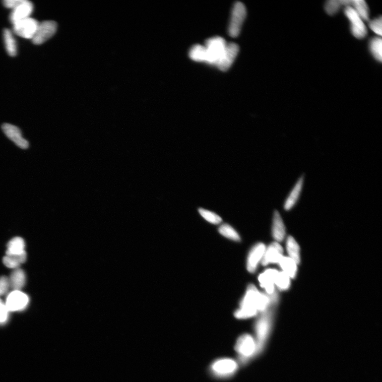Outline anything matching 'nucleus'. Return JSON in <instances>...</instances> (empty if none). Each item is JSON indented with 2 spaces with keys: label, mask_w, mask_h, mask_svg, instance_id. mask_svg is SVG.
I'll return each mask as SVG.
<instances>
[{
  "label": "nucleus",
  "mask_w": 382,
  "mask_h": 382,
  "mask_svg": "<svg viewBox=\"0 0 382 382\" xmlns=\"http://www.w3.org/2000/svg\"><path fill=\"white\" fill-rule=\"evenodd\" d=\"M259 296L260 293L255 286L249 285L246 294L241 302L240 309L235 312V317L239 319H246L256 316Z\"/></svg>",
  "instance_id": "obj_1"
},
{
  "label": "nucleus",
  "mask_w": 382,
  "mask_h": 382,
  "mask_svg": "<svg viewBox=\"0 0 382 382\" xmlns=\"http://www.w3.org/2000/svg\"><path fill=\"white\" fill-rule=\"evenodd\" d=\"M240 362L246 364L257 354V344L255 339L249 334L240 336L235 345Z\"/></svg>",
  "instance_id": "obj_2"
},
{
  "label": "nucleus",
  "mask_w": 382,
  "mask_h": 382,
  "mask_svg": "<svg viewBox=\"0 0 382 382\" xmlns=\"http://www.w3.org/2000/svg\"><path fill=\"white\" fill-rule=\"evenodd\" d=\"M272 311L267 309L257 319L255 325L257 354L263 348L264 342L270 330L272 321Z\"/></svg>",
  "instance_id": "obj_3"
},
{
  "label": "nucleus",
  "mask_w": 382,
  "mask_h": 382,
  "mask_svg": "<svg viewBox=\"0 0 382 382\" xmlns=\"http://www.w3.org/2000/svg\"><path fill=\"white\" fill-rule=\"evenodd\" d=\"M238 364L231 358H220L213 362L210 371L217 378H228L233 376L238 370Z\"/></svg>",
  "instance_id": "obj_4"
},
{
  "label": "nucleus",
  "mask_w": 382,
  "mask_h": 382,
  "mask_svg": "<svg viewBox=\"0 0 382 382\" xmlns=\"http://www.w3.org/2000/svg\"><path fill=\"white\" fill-rule=\"evenodd\" d=\"M226 44L224 38L220 37L211 38L206 41L204 46L207 55L206 63L215 65L222 56Z\"/></svg>",
  "instance_id": "obj_5"
},
{
  "label": "nucleus",
  "mask_w": 382,
  "mask_h": 382,
  "mask_svg": "<svg viewBox=\"0 0 382 382\" xmlns=\"http://www.w3.org/2000/svg\"><path fill=\"white\" fill-rule=\"evenodd\" d=\"M247 16L245 5L241 2H237L234 5L228 33L232 37H236L240 33L243 23Z\"/></svg>",
  "instance_id": "obj_6"
},
{
  "label": "nucleus",
  "mask_w": 382,
  "mask_h": 382,
  "mask_svg": "<svg viewBox=\"0 0 382 382\" xmlns=\"http://www.w3.org/2000/svg\"><path fill=\"white\" fill-rule=\"evenodd\" d=\"M278 273L276 270L268 269L258 277L261 286L265 289L266 294L268 296L270 303L272 304H276L278 302V297L274 285Z\"/></svg>",
  "instance_id": "obj_7"
},
{
  "label": "nucleus",
  "mask_w": 382,
  "mask_h": 382,
  "mask_svg": "<svg viewBox=\"0 0 382 382\" xmlns=\"http://www.w3.org/2000/svg\"><path fill=\"white\" fill-rule=\"evenodd\" d=\"M345 14L350 21L351 33L358 39L365 38L368 35V29L363 20L350 6L346 7Z\"/></svg>",
  "instance_id": "obj_8"
},
{
  "label": "nucleus",
  "mask_w": 382,
  "mask_h": 382,
  "mask_svg": "<svg viewBox=\"0 0 382 382\" xmlns=\"http://www.w3.org/2000/svg\"><path fill=\"white\" fill-rule=\"evenodd\" d=\"M39 24L40 22L36 19L29 17L14 23L13 24V32L26 39L32 40Z\"/></svg>",
  "instance_id": "obj_9"
},
{
  "label": "nucleus",
  "mask_w": 382,
  "mask_h": 382,
  "mask_svg": "<svg viewBox=\"0 0 382 382\" xmlns=\"http://www.w3.org/2000/svg\"><path fill=\"white\" fill-rule=\"evenodd\" d=\"M57 28L58 25L55 21H44L40 23L32 38L33 43L35 45L44 43L56 34Z\"/></svg>",
  "instance_id": "obj_10"
},
{
  "label": "nucleus",
  "mask_w": 382,
  "mask_h": 382,
  "mask_svg": "<svg viewBox=\"0 0 382 382\" xmlns=\"http://www.w3.org/2000/svg\"><path fill=\"white\" fill-rule=\"evenodd\" d=\"M239 52V47L238 44L234 43L227 44L222 56L215 65L220 71H227L231 67Z\"/></svg>",
  "instance_id": "obj_11"
},
{
  "label": "nucleus",
  "mask_w": 382,
  "mask_h": 382,
  "mask_svg": "<svg viewBox=\"0 0 382 382\" xmlns=\"http://www.w3.org/2000/svg\"><path fill=\"white\" fill-rule=\"evenodd\" d=\"M29 303L28 296L20 290H14L7 296L5 306L8 311L14 312L24 310Z\"/></svg>",
  "instance_id": "obj_12"
},
{
  "label": "nucleus",
  "mask_w": 382,
  "mask_h": 382,
  "mask_svg": "<svg viewBox=\"0 0 382 382\" xmlns=\"http://www.w3.org/2000/svg\"><path fill=\"white\" fill-rule=\"evenodd\" d=\"M2 131L5 135L17 146L22 149H26L29 146V142L22 137L20 129L15 126L4 124L2 126Z\"/></svg>",
  "instance_id": "obj_13"
},
{
  "label": "nucleus",
  "mask_w": 382,
  "mask_h": 382,
  "mask_svg": "<svg viewBox=\"0 0 382 382\" xmlns=\"http://www.w3.org/2000/svg\"><path fill=\"white\" fill-rule=\"evenodd\" d=\"M34 10L32 2L27 0H21V2L12 9L10 20L13 24L19 21L30 17Z\"/></svg>",
  "instance_id": "obj_14"
},
{
  "label": "nucleus",
  "mask_w": 382,
  "mask_h": 382,
  "mask_svg": "<svg viewBox=\"0 0 382 382\" xmlns=\"http://www.w3.org/2000/svg\"><path fill=\"white\" fill-rule=\"evenodd\" d=\"M265 247L263 243H258L251 250L247 261V269L251 273L255 272L264 254Z\"/></svg>",
  "instance_id": "obj_15"
},
{
  "label": "nucleus",
  "mask_w": 382,
  "mask_h": 382,
  "mask_svg": "<svg viewBox=\"0 0 382 382\" xmlns=\"http://www.w3.org/2000/svg\"><path fill=\"white\" fill-rule=\"evenodd\" d=\"M283 249L278 243H273L265 250L262 259L263 265L270 263H278L283 256Z\"/></svg>",
  "instance_id": "obj_16"
},
{
  "label": "nucleus",
  "mask_w": 382,
  "mask_h": 382,
  "mask_svg": "<svg viewBox=\"0 0 382 382\" xmlns=\"http://www.w3.org/2000/svg\"><path fill=\"white\" fill-rule=\"evenodd\" d=\"M304 178L301 177L296 183V184L290 191L284 203V209L289 211L293 209L297 202L299 201L303 188Z\"/></svg>",
  "instance_id": "obj_17"
},
{
  "label": "nucleus",
  "mask_w": 382,
  "mask_h": 382,
  "mask_svg": "<svg viewBox=\"0 0 382 382\" xmlns=\"http://www.w3.org/2000/svg\"><path fill=\"white\" fill-rule=\"evenodd\" d=\"M286 234L285 227L280 213L275 211L273 217L272 235L275 240L278 242L284 240Z\"/></svg>",
  "instance_id": "obj_18"
},
{
  "label": "nucleus",
  "mask_w": 382,
  "mask_h": 382,
  "mask_svg": "<svg viewBox=\"0 0 382 382\" xmlns=\"http://www.w3.org/2000/svg\"><path fill=\"white\" fill-rule=\"evenodd\" d=\"M9 280L11 288L14 290H20L26 284L25 273L19 268L15 269L11 274Z\"/></svg>",
  "instance_id": "obj_19"
},
{
  "label": "nucleus",
  "mask_w": 382,
  "mask_h": 382,
  "mask_svg": "<svg viewBox=\"0 0 382 382\" xmlns=\"http://www.w3.org/2000/svg\"><path fill=\"white\" fill-rule=\"evenodd\" d=\"M3 35L6 52L11 57L16 56L17 53V45L12 32L8 29H5Z\"/></svg>",
  "instance_id": "obj_20"
},
{
  "label": "nucleus",
  "mask_w": 382,
  "mask_h": 382,
  "mask_svg": "<svg viewBox=\"0 0 382 382\" xmlns=\"http://www.w3.org/2000/svg\"><path fill=\"white\" fill-rule=\"evenodd\" d=\"M24 240L19 237L10 240L7 244L6 255H20L25 252Z\"/></svg>",
  "instance_id": "obj_21"
},
{
  "label": "nucleus",
  "mask_w": 382,
  "mask_h": 382,
  "mask_svg": "<svg viewBox=\"0 0 382 382\" xmlns=\"http://www.w3.org/2000/svg\"><path fill=\"white\" fill-rule=\"evenodd\" d=\"M26 252L20 255H6L3 259L4 264L9 268L18 269L21 263L26 260Z\"/></svg>",
  "instance_id": "obj_22"
},
{
  "label": "nucleus",
  "mask_w": 382,
  "mask_h": 382,
  "mask_svg": "<svg viewBox=\"0 0 382 382\" xmlns=\"http://www.w3.org/2000/svg\"><path fill=\"white\" fill-rule=\"evenodd\" d=\"M278 264L290 278H294L297 271V264L291 258L282 256Z\"/></svg>",
  "instance_id": "obj_23"
},
{
  "label": "nucleus",
  "mask_w": 382,
  "mask_h": 382,
  "mask_svg": "<svg viewBox=\"0 0 382 382\" xmlns=\"http://www.w3.org/2000/svg\"><path fill=\"white\" fill-rule=\"evenodd\" d=\"M350 6L352 7L363 20H368L370 11L368 4L364 0L350 1Z\"/></svg>",
  "instance_id": "obj_24"
},
{
  "label": "nucleus",
  "mask_w": 382,
  "mask_h": 382,
  "mask_svg": "<svg viewBox=\"0 0 382 382\" xmlns=\"http://www.w3.org/2000/svg\"><path fill=\"white\" fill-rule=\"evenodd\" d=\"M189 57L191 60L196 62H205L207 61V51L204 46L197 44L191 48Z\"/></svg>",
  "instance_id": "obj_25"
},
{
  "label": "nucleus",
  "mask_w": 382,
  "mask_h": 382,
  "mask_svg": "<svg viewBox=\"0 0 382 382\" xmlns=\"http://www.w3.org/2000/svg\"><path fill=\"white\" fill-rule=\"evenodd\" d=\"M287 250L291 258L297 264L300 263V250L299 244L292 237L290 236L287 241Z\"/></svg>",
  "instance_id": "obj_26"
},
{
  "label": "nucleus",
  "mask_w": 382,
  "mask_h": 382,
  "mask_svg": "<svg viewBox=\"0 0 382 382\" xmlns=\"http://www.w3.org/2000/svg\"><path fill=\"white\" fill-rule=\"evenodd\" d=\"M382 41L381 37H374L370 43V49L373 56L379 62L382 59Z\"/></svg>",
  "instance_id": "obj_27"
},
{
  "label": "nucleus",
  "mask_w": 382,
  "mask_h": 382,
  "mask_svg": "<svg viewBox=\"0 0 382 382\" xmlns=\"http://www.w3.org/2000/svg\"><path fill=\"white\" fill-rule=\"evenodd\" d=\"M219 232L228 239L236 242L241 241L238 233L231 225L226 224L221 225L219 228Z\"/></svg>",
  "instance_id": "obj_28"
},
{
  "label": "nucleus",
  "mask_w": 382,
  "mask_h": 382,
  "mask_svg": "<svg viewBox=\"0 0 382 382\" xmlns=\"http://www.w3.org/2000/svg\"><path fill=\"white\" fill-rule=\"evenodd\" d=\"M274 284L281 290H287L290 285V277L284 272H278Z\"/></svg>",
  "instance_id": "obj_29"
},
{
  "label": "nucleus",
  "mask_w": 382,
  "mask_h": 382,
  "mask_svg": "<svg viewBox=\"0 0 382 382\" xmlns=\"http://www.w3.org/2000/svg\"><path fill=\"white\" fill-rule=\"evenodd\" d=\"M198 212L204 219L212 224H219L222 221V219L219 216L210 211L200 208Z\"/></svg>",
  "instance_id": "obj_30"
},
{
  "label": "nucleus",
  "mask_w": 382,
  "mask_h": 382,
  "mask_svg": "<svg viewBox=\"0 0 382 382\" xmlns=\"http://www.w3.org/2000/svg\"><path fill=\"white\" fill-rule=\"evenodd\" d=\"M341 6L340 0H330L326 2L325 10L327 14L333 15L339 11Z\"/></svg>",
  "instance_id": "obj_31"
},
{
  "label": "nucleus",
  "mask_w": 382,
  "mask_h": 382,
  "mask_svg": "<svg viewBox=\"0 0 382 382\" xmlns=\"http://www.w3.org/2000/svg\"><path fill=\"white\" fill-rule=\"evenodd\" d=\"M382 17L374 19L369 23V27L372 31L379 36H382Z\"/></svg>",
  "instance_id": "obj_32"
},
{
  "label": "nucleus",
  "mask_w": 382,
  "mask_h": 382,
  "mask_svg": "<svg viewBox=\"0 0 382 382\" xmlns=\"http://www.w3.org/2000/svg\"><path fill=\"white\" fill-rule=\"evenodd\" d=\"M10 287L8 278L5 276L0 277V296L5 294L8 291Z\"/></svg>",
  "instance_id": "obj_33"
},
{
  "label": "nucleus",
  "mask_w": 382,
  "mask_h": 382,
  "mask_svg": "<svg viewBox=\"0 0 382 382\" xmlns=\"http://www.w3.org/2000/svg\"><path fill=\"white\" fill-rule=\"evenodd\" d=\"M5 305L0 299V323H4L6 321L8 314Z\"/></svg>",
  "instance_id": "obj_34"
},
{
  "label": "nucleus",
  "mask_w": 382,
  "mask_h": 382,
  "mask_svg": "<svg viewBox=\"0 0 382 382\" xmlns=\"http://www.w3.org/2000/svg\"><path fill=\"white\" fill-rule=\"evenodd\" d=\"M21 1V0H5L3 5L7 8L13 9L18 5Z\"/></svg>",
  "instance_id": "obj_35"
}]
</instances>
